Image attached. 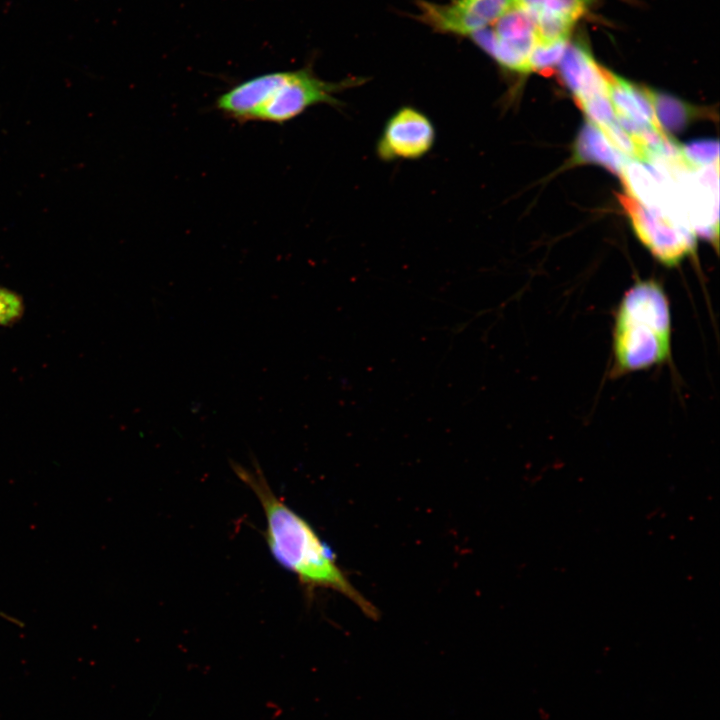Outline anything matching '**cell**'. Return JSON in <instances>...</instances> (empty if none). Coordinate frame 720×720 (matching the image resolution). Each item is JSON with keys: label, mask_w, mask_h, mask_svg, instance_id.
Segmentation results:
<instances>
[{"label": "cell", "mask_w": 720, "mask_h": 720, "mask_svg": "<svg viewBox=\"0 0 720 720\" xmlns=\"http://www.w3.org/2000/svg\"><path fill=\"white\" fill-rule=\"evenodd\" d=\"M671 343V308L665 289L653 279L637 280L615 311L610 375L619 377L666 363Z\"/></svg>", "instance_id": "obj_2"}, {"label": "cell", "mask_w": 720, "mask_h": 720, "mask_svg": "<svg viewBox=\"0 0 720 720\" xmlns=\"http://www.w3.org/2000/svg\"><path fill=\"white\" fill-rule=\"evenodd\" d=\"M663 170L674 181L694 234L710 240L717 248L719 163L698 170H689L682 164L669 166Z\"/></svg>", "instance_id": "obj_5"}, {"label": "cell", "mask_w": 720, "mask_h": 720, "mask_svg": "<svg viewBox=\"0 0 720 720\" xmlns=\"http://www.w3.org/2000/svg\"><path fill=\"white\" fill-rule=\"evenodd\" d=\"M416 19L433 32L470 38L489 27L513 5V0H416Z\"/></svg>", "instance_id": "obj_6"}, {"label": "cell", "mask_w": 720, "mask_h": 720, "mask_svg": "<svg viewBox=\"0 0 720 720\" xmlns=\"http://www.w3.org/2000/svg\"><path fill=\"white\" fill-rule=\"evenodd\" d=\"M436 129L421 110L404 105L386 120L376 142V155L383 162L418 160L434 147Z\"/></svg>", "instance_id": "obj_7"}, {"label": "cell", "mask_w": 720, "mask_h": 720, "mask_svg": "<svg viewBox=\"0 0 720 720\" xmlns=\"http://www.w3.org/2000/svg\"><path fill=\"white\" fill-rule=\"evenodd\" d=\"M233 469L263 508L265 539L279 565L293 573L307 590H336L367 616L376 618L377 609L347 579L337 565L333 551L311 525L273 491L262 470L259 467L249 470L235 464Z\"/></svg>", "instance_id": "obj_1"}, {"label": "cell", "mask_w": 720, "mask_h": 720, "mask_svg": "<svg viewBox=\"0 0 720 720\" xmlns=\"http://www.w3.org/2000/svg\"><path fill=\"white\" fill-rule=\"evenodd\" d=\"M574 160L581 163H597L620 176L631 159L620 153L604 134L588 121L577 137Z\"/></svg>", "instance_id": "obj_10"}, {"label": "cell", "mask_w": 720, "mask_h": 720, "mask_svg": "<svg viewBox=\"0 0 720 720\" xmlns=\"http://www.w3.org/2000/svg\"><path fill=\"white\" fill-rule=\"evenodd\" d=\"M650 99L656 118L664 129L679 131L694 119L699 112L682 101L649 89Z\"/></svg>", "instance_id": "obj_11"}, {"label": "cell", "mask_w": 720, "mask_h": 720, "mask_svg": "<svg viewBox=\"0 0 720 720\" xmlns=\"http://www.w3.org/2000/svg\"><path fill=\"white\" fill-rule=\"evenodd\" d=\"M367 81L365 77L350 76L340 81H325L316 76L308 65L298 70L284 71V76L267 101L257 112L254 121L283 124L310 107L325 104L334 108L344 106L337 94Z\"/></svg>", "instance_id": "obj_3"}, {"label": "cell", "mask_w": 720, "mask_h": 720, "mask_svg": "<svg viewBox=\"0 0 720 720\" xmlns=\"http://www.w3.org/2000/svg\"><path fill=\"white\" fill-rule=\"evenodd\" d=\"M635 234L663 265L675 267L695 252L694 232L628 194H617Z\"/></svg>", "instance_id": "obj_4"}, {"label": "cell", "mask_w": 720, "mask_h": 720, "mask_svg": "<svg viewBox=\"0 0 720 720\" xmlns=\"http://www.w3.org/2000/svg\"><path fill=\"white\" fill-rule=\"evenodd\" d=\"M568 46L567 40L536 42L528 60L529 72L546 74L557 66Z\"/></svg>", "instance_id": "obj_13"}, {"label": "cell", "mask_w": 720, "mask_h": 720, "mask_svg": "<svg viewBox=\"0 0 720 720\" xmlns=\"http://www.w3.org/2000/svg\"><path fill=\"white\" fill-rule=\"evenodd\" d=\"M685 167L698 170L719 163V144L717 140H697L679 147Z\"/></svg>", "instance_id": "obj_12"}, {"label": "cell", "mask_w": 720, "mask_h": 720, "mask_svg": "<svg viewBox=\"0 0 720 720\" xmlns=\"http://www.w3.org/2000/svg\"><path fill=\"white\" fill-rule=\"evenodd\" d=\"M23 297L17 292L0 286V327L16 324L24 315Z\"/></svg>", "instance_id": "obj_15"}, {"label": "cell", "mask_w": 720, "mask_h": 720, "mask_svg": "<svg viewBox=\"0 0 720 720\" xmlns=\"http://www.w3.org/2000/svg\"><path fill=\"white\" fill-rule=\"evenodd\" d=\"M589 0H537L524 7L534 12L547 13L575 23L584 14Z\"/></svg>", "instance_id": "obj_14"}, {"label": "cell", "mask_w": 720, "mask_h": 720, "mask_svg": "<svg viewBox=\"0 0 720 720\" xmlns=\"http://www.w3.org/2000/svg\"><path fill=\"white\" fill-rule=\"evenodd\" d=\"M537 0H513L514 5L521 7H529L533 5Z\"/></svg>", "instance_id": "obj_16"}, {"label": "cell", "mask_w": 720, "mask_h": 720, "mask_svg": "<svg viewBox=\"0 0 720 720\" xmlns=\"http://www.w3.org/2000/svg\"><path fill=\"white\" fill-rule=\"evenodd\" d=\"M560 76L577 104L599 95H608L603 67L582 44L567 46L559 63Z\"/></svg>", "instance_id": "obj_9"}, {"label": "cell", "mask_w": 720, "mask_h": 720, "mask_svg": "<svg viewBox=\"0 0 720 720\" xmlns=\"http://www.w3.org/2000/svg\"><path fill=\"white\" fill-rule=\"evenodd\" d=\"M615 118L635 141L649 129L664 130L659 124L649 89L628 82L603 68Z\"/></svg>", "instance_id": "obj_8"}]
</instances>
